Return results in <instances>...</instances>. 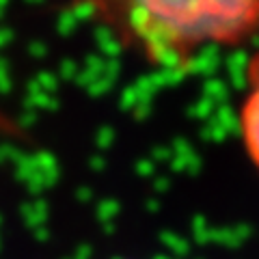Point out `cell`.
Returning a JSON list of instances; mask_svg holds the SVG:
<instances>
[{
    "instance_id": "cell-2",
    "label": "cell",
    "mask_w": 259,
    "mask_h": 259,
    "mask_svg": "<svg viewBox=\"0 0 259 259\" xmlns=\"http://www.w3.org/2000/svg\"><path fill=\"white\" fill-rule=\"evenodd\" d=\"M244 84V95L238 110V127L246 158L259 173V48L248 56Z\"/></svg>"
},
{
    "instance_id": "cell-1",
    "label": "cell",
    "mask_w": 259,
    "mask_h": 259,
    "mask_svg": "<svg viewBox=\"0 0 259 259\" xmlns=\"http://www.w3.org/2000/svg\"><path fill=\"white\" fill-rule=\"evenodd\" d=\"M93 22L149 67L186 69L207 48L259 32V0H82Z\"/></svg>"
}]
</instances>
